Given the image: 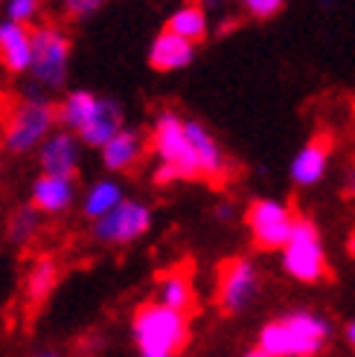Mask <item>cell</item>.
Returning <instances> with one entry per match:
<instances>
[{"label":"cell","mask_w":355,"mask_h":357,"mask_svg":"<svg viewBox=\"0 0 355 357\" xmlns=\"http://www.w3.org/2000/svg\"><path fill=\"white\" fill-rule=\"evenodd\" d=\"M347 247H349V256H352V259H355V233H352V236H349V244H347Z\"/></svg>","instance_id":"4dcf8cb0"},{"label":"cell","mask_w":355,"mask_h":357,"mask_svg":"<svg viewBox=\"0 0 355 357\" xmlns=\"http://www.w3.org/2000/svg\"><path fill=\"white\" fill-rule=\"evenodd\" d=\"M247 15H254V17H274L277 12H282V6H286V0H242Z\"/></svg>","instance_id":"d4e9b609"},{"label":"cell","mask_w":355,"mask_h":357,"mask_svg":"<svg viewBox=\"0 0 355 357\" xmlns=\"http://www.w3.org/2000/svg\"><path fill=\"white\" fill-rule=\"evenodd\" d=\"M38 357H56V354H50V351H47V354H38Z\"/></svg>","instance_id":"d6a6232c"},{"label":"cell","mask_w":355,"mask_h":357,"mask_svg":"<svg viewBox=\"0 0 355 357\" xmlns=\"http://www.w3.org/2000/svg\"><path fill=\"white\" fill-rule=\"evenodd\" d=\"M41 215H44V212H38L35 206L17 209L15 215H12V221H9V238H12L15 244L29 241V238L41 229Z\"/></svg>","instance_id":"603a6c76"},{"label":"cell","mask_w":355,"mask_h":357,"mask_svg":"<svg viewBox=\"0 0 355 357\" xmlns=\"http://www.w3.org/2000/svg\"><path fill=\"white\" fill-rule=\"evenodd\" d=\"M245 357H268V354H265V351H262V349H254V351H247V354H245Z\"/></svg>","instance_id":"f546056e"},{"label":"cell","mask_w":355,"mask_h":357,"mask_svg":"<svg viewBox=\"0 0 355 357\" xmlns=\"http://www.w3.org/2000/svg\"><path fill=\"white\" fill-rule=\"evenodd\" d=\"M143 357H169V354H143Z\"/></svg>","instance_id":"1f68e13d"},{"label":"cell","mask_w":355,"mask_h":357,"mask_svg":"<svg viewBox=\"0 0 355 357\" xmlns=\"http://www.w3.org/2000/svg\"><path fill=\"white\" fill-rule=\"evenodd\" d=\"M329 157H332V139L329 137H312L291 160V169H289L291 181L303 189L321 183L326 169H329Z\"/></svg>","instance_id":"8fae6325"},{"label":"cell","mask_w":355,"mask_h":357,"mask_svg":"<svg viewBox=\"0 0 355 357\" xmlns=\"http://www.w3.org/2000/svg\"><path fill=\"white\" fill-rule=\"evenodd\" d=\"M282 271L303 284H317L329 279L326 250L321 241V229L309 218H297L289 244L282 247Z\"/></svg>","instance_id":"5b68a950"},{"label":"cell","mask_w":355,"mask_h":357,"mask_svg":"<svg viewBox=\"0 0 355 357\" xmlns=\"http://www.w3.org/2000/svg\"><path fill=\"white\" fill-rule=\"evenodd\" d=\"M102 3L105 0H61V6L70 17H87V15H94Z\"/></svg>","instance_id":"484cf974"},{"label":"cell","mask_w":355,"mask_h":357,"mask_svg":"<svg viewBox=\"0 0 355 357\" xmlns=\"http://www.w3.org/2000/svg\"><path fill=\"white\" fill-rule=\"evenodd\" d=\"M0 111H3V99H0Z\"/></svg>","instance_id":"836d02e7"},{"label":"cell","mask_w":355,"mask_h":357,"mask_svg":"<svg viewBox=\"0 0 355 357\" xmlns=\"http://www.w3.org/2000/svg\"><path fill=\"white\" fill-rule=\"evenodd\" d=\"M0 64L9 73H27L32 64V29L24 24H0Z\"/></svg>","instance_id":"5bb4252c"},{"label":"cell","mask_w":355,"mask_h":357,"mask_svg":"<svg viewBox=\"0 0 355 357\" xmlns=\"http://www.w3.org/2000/svg\"><path fill=\"white\" fill-rule=\"evenodd\" d=\"M166 29L175 32V35H181V38H187V41H192V44H198V41L207 38V29H210L207 12L201 6H195V3L192 6H184V9H178L169 17Z\"/></svg>","instance_id":"44dd1931"},{"label":"cell","mask_w":355,"mask_h":357,"mask_svg":"<svg viewBox=\"0 0 355 357\" xmlns=\"http://www.w3.org/2000/svg\"><path fill=\"white\" fill-rule=\"evenodd\" d=\"M99 99L102 96H94L87 91H76L70 93L61 105H59V122L64 131H73V134H82L87 125H91L96 108H99Z\"/></svg>","instance_id":"ac0fdd59"},{"label":"cell","mask_w":355,"mask_h":357,"mask_svg":"<svg viewBox=\"0 0 355 357\" xmlns=\"http://www.w3.org/2000/svg\"><path fill=\"white\" fill-rule=\"evenodd\" d=\"M152 227V212L146 204L122 201L114 212L94 221V238L102 244H131Z\"/></svg>","instance_id":"9c48e42d"},{"label":"cell","mask_w":355,"mask_h":357,"mask_svg":"<svg viewBox=\"0 0 355 357\" xmlns=\"http://www.w3.org/2000/svg\"><path fill=\"white\" fill-rule=\"evenodd\" d=\"M233 212H236V209H233V204H230V201H222V204L216 206V215H219L222 221H230V218H233Z\"/></svg>","instance_id":"4316f807"},{"label":"cell","mask_w":355,"mask_h":357,"mask_svg":"<svg viewBox=\"0 0 355 357\" xmlns=\"http://www.w3.org/2000/svg\"><path fill=\"white\" fill-rule=\"evenodd\" d=\"M70 61V38L56 26H35L32 29V64L29 73L47 91H56L67 79Z\"/></svg>","instance_id":"8992f818"},{"label":"cell","mask_w":355,"mask_h":357,"mask_svg":"<svg viewBox=\"0 0 355 357\" xmlns=\"http://www.w3.org/2000/svg\"><path fill=\"white\" fill-rule=\"evenodd\" d=\"M344 337H347V343L355 349V319H349L347 328H344Z\"/></svg>","instance_id":"83f0119b"},{"label":"cell","mask_w":355,"mask_h":357,"mask_svg":"<svg viewBox=\"0 0 355 357\" xmlns=\"http://www.w3.org/2000/svg\"><path fill=\"white\" fill-rule=\"evenodd\" d=\"M247 227H251L254 244L262 250H282L294 233V212L289 204L274 201V198H259L247 206Z\"/></svg>","instance_id":"52a82bcc"},{"label":"cell","mask_w":355,"mask_h":357,"mask_svg":"<svg viewBox=\"0 0 355 357\" xmlns=\"http://www.w3.org/2000/svg\"><path fill=\"white\" fill-rule=\"evenodd\" d=\"M134 340L143 354H175L178 349H184L189 340V323L187 314L172 311L161 302H146L134 311L131 319Z\"/></svg>","instance_id":"3957f363"},{"label":"cell","mask_w":355,"mask_h":357,"mask_svg":"<svg viewBox=\"0 0 355 357\" xmlns=\"http://www.w3.org/2000/svg\"><path fill=\"white\" fill-rule=\"evenodd\" d=\"M122 131V111L114 99H99V108L91 119V125L79 134V139L85 146H94V149H105L108 142Z\"/></svg>","instance_id":"e0dca14e"},{"label":"cell","mask_w":355,"mask_h":357,"mask_svg":"<svg viewBox=\"0 0 355 357\" xmlns=\"http://www.w3.org/2000/svg\"><path fill=\"white\" fill-rule=\"evenodd\" d=\"M347 189H349V192H355V169H352V172H349V177H347Z\"/></svg>","instance_id":"f1b7e54d"},{"label":"cell","mask_w":355,"mask_h":357,"mask_svg":"<svg viewBox=\"0 0 355 357\" xmlns=\"http://www.w3.org/2000/svg\"><path fill=\"white\" fill-rule=\"evenodd\" d=\"M3 12L6 21L29 26L41 12V0H3Z\"/></svg>","instance_id":"cb8c5ba5"},{"label":"cell","mask_w":355,"mask_h":357,"mask_svg":"<svg viewBox=\"0 0 355 357\" xmlns=\"http://www.w3.org/2000/svg\"><path fill=\"white\" fill-rule=\"evenodd\" d=\"M152 149L161 160V166L154 172L157 183H172V181H192L201 177L198 169V157L189 142L187 134V119H181L172 111H164L154 122L152 131Z\"/></svg>","instance_id":"7a4b0ae2"},{"label":"cell","mask_w":355,"mask_h":357,"mask_svg":"<svg viewBox=\"0 0 355 357\" xmlns=\"http://www.w3.org/2000/svg\"><path fill=\"white\" fill-rule=\"evenodd\" d=\"M192 59H195V44L169 29H164L149 47V64L154 70H161V73L184 70L187 64H192Z\"/></svg>","instance_id":"9a60e30c"},{"label":"cell","mask_w":355,"mask_h":357,"mask_svg":"<svg viewBox=\"0 0 355 357\" xmlns=\"http://www.w3.org/2000/svg\"><path fill=\"white\" fill-rule=\"evenodd\" d=\"M259 296V271L247 259H230L219 276V305L224 314H242Z\"/></svg>","instance_id":"ba28073f"},{"label":"cell","mask_w":355,"mask_h":357,"mask_svg":"<svg viewBox=\"0 0 355 357\" xmlns=\"http://www.w3.org/2000/svg\"><path fill=\"white\" fill-rule=\"evenodd\" d=\"M59 122V108H52L47 99H24L6 114L3 122V146L15 154L41 149L44 139L52 134V125Z\"/></svg>","instance_id":"277c9868"},{"label":"cell","mask_w":355,"mask_h":357,"mask_svg":"<svg viewBox=\"0 0 355 357\" xmlns=\"http://www.w3.org/2000/svg\"><path fill=\"white\" fill-rule=\"evenodd\" d=\"M187 134H189V142L195 149V157H198L201 177H207L212 183H222L227 177V160H224V151L216 142V137L195 119H187Z\"/></svg>","instance_id":"7c38bea8"},{"label":"cell","mask_w":355,"mask_h":357,"mask_svg":"<svg viewBox=\"0 0 355 357\" xmlns=\"http://www.w3.org/2000/svg\"><path fill=\"white\" fill-rule=\"evenodd\" d=\"M38 160L44 174L73 177L79 169V139L73 131H52L38 149Z\"/></svg>","instance_id":"30bf717a"},{"label":"cell","mask_w":355,"mask_h":357,"mask_svg":"<svg viewBox=\"0 0 355 357\" xmlns=\"http://www.w3.org/2000/svg\"><path fill=\"white\" fill-rule=\"evenodd\" d=\"M59 279V271H56V261L52 259H41L32 264V271L27 276V296L29 302H41L47 299V294L52 291V284Z\"/></svg>","instance_id":"7402d4cb"},{"label":"cell","mask_w":355,"mask_h":357,"mask_svg":"<svg viewBox=\"0 0 355 357\" xmlns=\"http://www.w3.org/2000/svg\"><path fill=\"white\" fill-rule=\"evenodd\" d=\"M76 201V183L73 177H56V174H41L32 183V206L44 212V215H59L70 209Z\"/></svg>","instance_id":"4fadbf2b"},{"label":"cell","mask_w":355,"mask_h":357,"mask_svg":"<svg viewBox=\"0 0 355 357\" xmlns=\"http://www.w3.org/2000/svg\"><path fill=\"white\" fill-rule=\"evenodd\" d=\"M122 201H126V195H122V186L117 181H96L85 192L82 215L91 218V221H99V218L108 215V212H114Z\"/></svg>","instance_id":"ffe728a7"},{"label":"cell","mask_w":355,"mask_h":357,"mask_svg":"<svg viewBox=\"0 0 355 357\" xmlns=\"http://www.w3.org/2000/svg\"><path fill=\"white\" fill-rule=\"evenodd\" d=\"M143 137H140L137 131H129L122 128L108 146H105L99 154H102V166L108 172H131L140 157H143Z\"/></svg>","instance_id":"2e32d148"},{"label":"cell","mask_w":355,"mask_h":357,"mask_svg":"<svg viewBox=\"0 0 355 357\" xmlns=\"http://www.w3.org/2000/svg\"><path fill=\"white\" fill-rule=\"evenodd\" d=\"M161 305L172 308V311H181L187 314L195 302V294H192V282L184 271H169L157 279V299Z\"/></svg>","instance_id":"d6986e66"},{"label":"cell","mask_w":355,"mask_h":357,"mask_svg":"<svg viewBox=\"0 0 355 357\" xmlns=\"http://www.w3.org/2000/svg\"><path fill=\"white\" fill-rule=\"evenodd\" d=\"M332 331L335 328L324 314L300 308L265 323L256 349H262L268 357H314L326 349Z\"/></svg>","instance_id":"6da1fadb"}]
</instances>
